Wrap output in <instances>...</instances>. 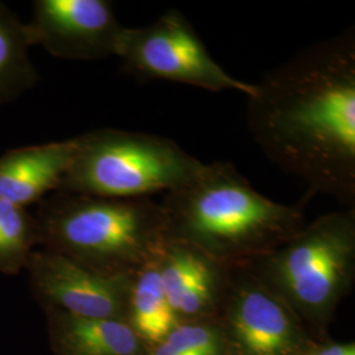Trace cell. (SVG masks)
Returning a JSON list of instances; mask_svg holds the SVG:
<instances>
[{
  "mask_svg": "<svg viewBox=\"0 0 355 355\" xmlns=\"http://www.w3.org/2000/svg\"><path fill=\"white\" fill-rule=\"evenodd\" d=\"M246 120L255 144L303 180L308 198L354 207V28L306 46L255 83Z\"/></svg>",
  "mask_w": 355,
  "mask_h": 355,
  "instance_id": "6da1fadb",
  "label": "cell"
},
{
  "mask_svg": "<svg viewBox=\"0 0 355 355\" xmlns=\"http://www.w3.org/2000/svg\"><path fill=\"white\" fill-rule=\"evenodd\" d=\"M161 205L165 240L207 254L237 253L293 237L303 218L300 205L268 199L225 161L204 164L189 183L165 193Z\"/></svg>",
  "mask_w": 355,
  "mask_h": 355,
  "instance_id": "7a4b0ae2",
  "label": "cell"
},
{
  "mask_svg": "<svg viewBox=\"0 0 355 355\" xmlns=\"http://www.w3.org/2000/svg\"><path fill=\"white\" fill-rule=\"evenodd\" d=\"M36 232L64 255L103 274L129 275L165 242V215L153 199H110L55 191L38 203Z\"/></svg>",
  "mask_w": 355,
  "mask_h": 355,
  "instance_id": "3957f363",
  "label": "cell"
},
{
  "mask_svg": "<svg viewBox=\"0 0 355 355\" xmlns=\"http://www.w3.org/2000/svg\"><path fill=\"white\" fill-rule=\"evenodd\" d=\"M73 162L58 187L110 199H152L189 183L204 164L162 136L96 129L76 137Z\"/></svg>",
  "mask_w": 355,
  "mask_h": 355,
  "instance_id": "277c9868",
  "label": "cell"
},
{
  "mask_svg": "<svg viewBox=\"0 0 355 355\" xmlns=\"http://www.w3.org/2000/svg\"><path fill=\"white\" fill-rule=\"evenodd\" d=\"M117 57L128 74L187 85L212 92L237 91L252 96L255 85L243 82L217 64L186 16L167 10L152 24L127 26Z\"/></svg>",
  "mask_w": 355,
  "mask_h": 355,
  "instance_id": "5b68a950",
  "label": "cell"
},
{
  "mask_svg": "<svg viewBox=\"0 0 355 355\" xmlns=\"http://www.w3.org/2000/svg\"><path fill=\"white\" fill-rule=\"evenodd\" d=\"M354 207L318 218L268 261V272L283 291L308 306H322L350 275L354 250Z\"/></svg>",
  "mask_w": 355,
  "mask_h": 355,
  "instance_id": "8992f818",
  "label": "cell"
},
{
  "mask_svg": "<svg viewBox=\"0 0 355 355\" xmlns=\"http://www.w3.org/2000/svg\"><path fill=\"white\" fill-rule=\"evenodd\" d=\"M31 46L67 61L117 57L123 26L107 0H36L26 23Z\"/></svg>",
  "mask_w": 355,
  "mask_h": 355,
  "instance_id": "52a82bcc",
  "label": "cell"
},
{
  "mask_svg": "<svg viewBox=\"0 0 355 355\" xmlns=\"http://www.w3.org/2000/svg\"><path fill=\"white\" fill-rule=\"evenodd\" d=\"M31 270L38 291L76 318H114L133 283L129 275L98 272L57 253L36 254Z\"/></svg>",
  "mask_w": 355,
  "mask_h": 355,
  "instance_id": "ba28073f",
  "label": "cell"
},
{
  "mask_svg": "<svg viewBox=\"0 0 355 355\" xmlns=\"http://www.w3.org/2000/svg\"><path fill=\"white\" fill-rule=\"evenodd\" d=\"M76 137L12 149L0 157V199L26 208L58 190L73 162Z\"/></svg>",
  "mask_w": 355,
  "mask_h": 355,
  "instance_id": "9c48e42d",
  "label": "cell"
},
{
  "mask_svg": "<svg viewBox=\"0 0 355 355\" xmlns=\"http://www.w3.org/2000/svg\"><path fill=\"white\" fill-rule=\"evenodd\" d=\"M166 299L174 312L195 315L212 302L218 267L203 250L182 241H166L157 259Z\"/></svg>",
  "mask_w": 355,
  "mask_h": 355,
  "instance_id": "30bf717a",
  "label": "cell"
},
{
  "mask_svg": "<svg viewBox=\"0 0 355 355\" xmlns=\"http://www.w3.org/2000/svg\"><path fill=\"white\" fill-rule=\"evenodd\" d=\"M234 327L253 355H283L291 343V327L282 305L255 286L242 287L236 299Z\"/></svg>",
  "mask_w": 355,
  "mask_h": 355,
  "instance_id": "8fae6325",
  "label": "cell"
},
{
  "mask_svg": "<svg viewBox=\"0 0 355 355\" xmlns=\"http://www.w3.org/2000/svg\"><path fill=\"white\" fill-rule=\"evenodd\" d=\"M26 23L0 1V107L33 89L40 79L29 57Z\"/></svg>",
  "mask_w": 355,
  "mask_h": 355,
  "instance_id": "7c38bea8",
  "label": "cell"
},
{
  "mask_svg": "<svg viewBox=\"0 0 355 355\" xmlns=\"http://www.w3.org/2000/svg\"><path fill=\"white\" fill-rule=\"evenodd\" d=\"M155 257L139 270L129 296L136 331L148 341L164 343L177 327V313L162 290Z\"/></svg>",
  "mask_w": 355,
  "mask_h": 355,
  "instance_id": "4fadbf2b",
  "label": "cell"
},
{
  "mask_svg": "<svg viewBox=\"0 0 355 355\" xmlns=\"http://www.w3.org/2000/svg\"><path fill=\"white\" fill-rule=\"evenodd\" d=\"M66 340L76 355H135L136 333L112 318H83L70 315Z\"/></svg>",
  "mask_w": 355,
  "mask_h": 355,
  "instance_id": "5bb4252c",
  "label": "cell"
},
{
  "mask_svg": "<svg viewBox=\"0 0 355 355\" xmlns=\"http://www.w3.org/2000/svg\"><path fill=\"white\" fill-rule=\"evenodd\" d=\"M36 233L35 217L26 208L0 199V265H17Z\"/></svg>",
  "mask_w": 355,
  "mask_h": 355,
  "instance_id": "9a60e30c",
  "label": "cell"
},
{
  "mask_svg": "<svg viewBox=\"0 0 355 355\" xmlns=\"http://www.w3.org/2000/svg\"><path fill=\"white\" fill-rule=\"evenodd\" d=\"M183 355H217L215 334L202 327H180L165 340Z\"/></svg>",
  "mask_w": 355,
  "mask_h": 355,
  "instance_id": "2e32d148",
  "label": "cell"
},
{
  "mask_svg": "<svg viewBox=\"0 0 355 355\" xmlns=\"http://www.w3.org/2000/svg\"><path fill=\"white\" fill-rule=\"evenodd\" d=\"M318 355H355L354 345H338L322 350Z\"/></svg>",
  "mask_w": 355,
  "mask_h": 355,
  "instance_id": "e0dca14e",
  "label": "cell"
},
{
  "mask_svg": "<svg viewBox=\"0 0 355 355\" xmlns=\"http://www.w3.org/2000/svg\"><path fill=\"white\" fill-rule=\"evenodd\" d=\"M153 355H183L180 352H178L175 347H173L170 343H161V345L157 347Z\"/></svg>",
  "mask_w": 355,
  "mask_h": 355,
  "instance_id": "ac0fdd59",
  "label": "cell"
}]
</instances>
